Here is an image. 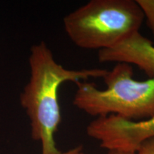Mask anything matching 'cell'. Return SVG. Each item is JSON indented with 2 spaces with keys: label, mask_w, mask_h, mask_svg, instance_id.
<instances>
[{
  "label": "cell",
  "mask_w": 154,
  "mask_h": 154,
  "mask_svg": "<svg viewBox=\"0 0 154 154\" xmlns=\"http://www.w3.org/2000/svg\"><path fill=\"white\" fill-rule=\"evenodd\" d=\"M31 76L21 94V104L31 121L32 136L40 141L42 154H61L56 147L54 134L61 121L58 92L66 82L75 84L88 79L103 78L106 69H68L58 63L44 42L31 49Z\"/></svg>",
  "instance_id": "obj_1"
},
{
  "label": "cell",
  "mask_w": 154,
  "mask_h": 154,
  "mask_svg": "<svg viewBox=\"0 0 154 154\" xmlns=\"http://www.w3.org/2000/svg\"><path fill=\"white\" fill-rule=\"evenodd\" d=\"M102 79L103 90L86 81L76 83L75 107L96 118L114 115L138 121L154 116V78L136 80L131 65L116 63Z\"/></svg>",
  "instance_id": "obj_2"
},
{
  "label": "cell",
  "mask_w": 154,
  "mask_h": 154,
  "mask_svg": "<svg viewBox=\"0 0 154 154\" xmlns=\"http://www.w3.org/2000/svg\"><path fill=\"white\" fill-rule=\"evenodd\" d=\"M143 20L136 0H91L65 16L63 22L75 45L101 51L139 32Z\"/></svg>",
  "instance_id": "obj_3"
},
{
  "label": "cell",
  "mask_w": 154,
  "mask_h": 154,
  "mask_svg": "<svg viewBox=\"0 0 154 154\" xmlns=\"http://www.w3.org/2000/svg\"><path fill=\"white\" fill-rule=\"evenodd\" d=\"M86 133L109 151L136 153L140 144L154 138V116L138 121L114 115L98 117L88 125Z\"/></svg>",
  "instance_id": "obj_4"
},
{
  "label": "cell",
  "mask_w": 154,
  "mask_h": 154,
  "mask_svg": "<svg viewBox=\"0 0 154 154\" xmlns=\"http://www.w3.org/2000/svg\"><path fill=\"white\" fill-rule=\"evenodd\" d=\"M99 62L126 63L135 65L146 74L149 79L154 78V45L140 32L121 43L98 52Z\"/></svg>",
  "instance_id": "obj_5"
},
{
  "label": "cell",
  "mask_w": 154,
  "mask_h": 154,
  "mask_svg": "<svg viewBox=\"0 0 154 154\" xmlns=\"http://www.w3.org/2000/svg\"><path fill=\"white\" fill-rule=\"evenodd\" d=\"M154 37V0H136Z\"/></svg>",
  "instance_id": "obj_6"
},
{
  "label": "cell",
  "mask_w": 154,
  "mask_h": 154,
  "mask_svg": "<svg viewBox=\"0 0 154 154\" xmlns=\"http://www.w3.org/2000/svg\"><path fill=\"white\" fill-rule=\"evenodd\" d=\"M136 154H154V138L146 140L140 144Z\"/></svg>",
  "instance_id": "obj_7"
},
{
  "label": "cell",
  "mask_w": 154,
  "mask_h": 154,
  "mask_svg": "<svg viewBox=\"0 0 154 154\" xmlns=\"http://www.w3.org/2000/svg\"><path fill=\"white\" fill-rule=\"evenodd\" d=\"M61 154H84V153H83L82 151V148L79 147V148H76V149L70 150V151L64 152V153H62V152H61Z\"/></svg>",
  "instance_id": "obj_8"
},
{
  "label": "cell",
  "mask_w": 154,
  "mask_h": 154,
  "mask_svg": "<svg viewBox=\"0 0 154 154\" xmlns=\"http://www.w3.org/2000/svg\"><path fill=\"white\" fill-rule=\"evenodd\" d=\"M107 154H136V153H129V152L120 151H109Z\"/></svg>",
  "instance_id": "obj_9"
}]
</instances>
